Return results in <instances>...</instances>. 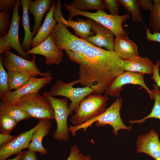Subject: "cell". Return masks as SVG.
I'll use <instances>...</instances> for the list:
<instances>
[{"instance_id": "cell-27", "label": "cell", "mask_w": 160, "mask_h": 160, "mask_svg": "<svg viewBox=\"0 0 160 160\" xmlns=\"http://www.w3.org/2000/svg\"><path fill=\"white\" fill-rule=\"evenodd\" d=\"M153 88L152 90L154 103L153 107L150 113L143 118L137 120H129V122L132 124H141L146 120L151 118H155L160 119V90L156 84L153 85Z\"/></svg>"}, {"instance_id": "cell-6", "label": "cell", "mask_w": 160, "mask_h": 160, "mask_svg": "<svg viewBox=\"0 0 160 160\" xmlns=\"http://www.w3.org/2000/svg\"><path fill=\"white\" fill-rule=\"evenodd\" d=\"M42 95L49 100L54 111L57 128L53 134V138L61 142L68 141L69 131L67 119L69 115H71L72 112L68 105V99L65 97L62 99L56 98L50 96L47 92H43Z\"/></svg>"}, {"instance_id": "cell-19", "label": "cell", "mask_w": 160, "mask_h": 160, "mask_svg": "<svg viewBox=\"0 0 160 160\" xmlns=\"http://www.w3.org/2000/svg\"><path fill=\"white\" fill-rule=\"evenodd\" d=\"M154 65L148 58L138 55L123 60V68L124 71L152 74Z\"/></svg>"}, {"instance_id": "cell-34", "label": "cell", "mask_w": 160, "mask_h": 160, "mask_svg": "<svg viewBox=\"0 0 160 160\" xmlns=\"http://www.w3.org/2000/svg\"><path fill=\"white\" fill-rule=\"evenodd\" d=\"M84 156L80 153L78 147L73 145L71 147L70 153L66 160H83Z\"/></svg>"}, {"instance_id": "cell-36", "label": "cell", "mask_w": 160, "mask_h": 160, "mask_svg": "<svg viewBox=\"0 0 160 160\" xmlns=\"http://www.w3.org/2000/svg\"><path fill=\"white\" fill-rule=\"evenodd\" d=\"M16 3L15 0H0V10L8 11L13 9Z\"/></svg>"}, {"instance_id": "cell-3", "label": "cell", "mask_w": 160, "mask_h": 160, "mask_svg": "<svg viewBox=\"0 0 160 160\" xmlns=\"http://www.w3.org/2000/svg\"><path fill=\"white\" fill-rule=\"evenodd\" d=\"M25 110L31 117L39 120L55 119V113L49 100L39 93H32L21 97L14 104Z\"/></svg>"}, {"instance_id": "cell-24", "label": "cell", "mask_w": 160, "mask_h": 160, "mask_svg": "<svg viewBox=\"0 0 160 160\" xmlns=\"http://www.w3.org/2000/svg\"><path fill=\"white\" fill-rule=\"evenodd\" d=\"M6 115L11 117L18 122L31 118L24 110L14 104L0 103V115Z\"/></svg>"}, {"instance_id": "cell-10", "label": "cell", "mask_w": 160, "mask_h": 160, "mask_svg": "<svg viewBox=\"0 0 160 160\" xmlns=\"http://www.w3.org/2000/svg\"><path fill=\"white\" fill-rule=\"evenodd\" d=\"M144 75L143 73L125 71L119 75L109 84L104 92L105 95L118 97L123 89V86L127 84H132L141 86L147 92L150 99L153 100V92L144 82Z\"/></svg>"}, {"instance_id": "cell-21", "label": "cell", "mask_w": 160, "mask_h": 160, "mask_svg": "<svg viewBox=\"0 0 160 160\" xmlns=\"http://www.w3.org/2000/svg\"><path fill=\"white\" fill-rule=\"evenodd\" d=\"M51 126L49 120L43 119L42 123L33 134L31 141L27 148L28 150L37 152L41 155L47 153V151L42 145V140L43 137L49 134Z\"/></svg>"}, {"instance_id": "cell-14", "label": "cell", "mask_w": 160, "mask_h": 160, "mask_svg": "<svg viewBox=\"0 0 160 160\" xmlns=\"http://www.w3.org/2000/svg\"><path fill=\"white\" fill-rule=\"evenodd\" d=\"M28 55L37 54L44 56L48 65H59L62 61L63 53L56 47L51 34L44 41L36 47L25 52Z\"/></svg>"}, {"instance_id": "cell-8", "label": "cell", "mask_w": 160, "mask_h": 160, "mask_svg": "<svg viewBox=\"0 0 160 160\" xmlns=\"http://www.w3.org/2000/svg\"><path fill=\"white\" fill-rule=\"evenodd\" d=\"M4 55L2 63L8 71L22 72L33 77L38 75L42 77L51 76L50 71L42 73L38 68L36 64L35 54L32 55L31 60H26L10 51Z\"/></svg>"}, {"instance_id": "cell-38", "label": "cell", "mask_w": 160, "mask_h": 160, "mask_svg": "<svg viewBox=\"0 0 160 160\" xmlns=\"http://www.w3.org/2000/svg\"><path fill=\"white\" fill-rule=\"evenodd\" d=\"M146 30V38L150 41H154L160 43V32H156L153 31V33L151 32L150 30L145 27ZM159 70L160 71V65Z\"/></svg>"}, {"instance_id": "cell-29", "label": "cell", "mask_w": 160, "mask_h": 160, "mask_svg": "<svg viewBox=\"0 0 160 160\" xmlns=\"http://www.w3.org/2000/svg\"><path fill=\"white\" fill-rule=\"evenodd\" d=\"M153 7L150 11L149 25L156 32H160V0H153Z\"/></svg>"}, {"instance_id": "cell-32", "label": "cell", "mask_w": 160, "mask_h": 160, "mask_svg": "<svg viewBox=\"0 0 160 160\" xmlns=\"http://www.w3.org/2000/svg\"><path fill=\"white\" fill-rule=\"evenodd\" d=\"M10 13L8 11L0 12V35L4 36L7 33L11 23Z\"/></svg>"}, {"instance_id": "cell-33", "label": "cell", "mask_w": 160, "mask_h": 160, "mask_svg": "<svg viewBox=\"0 0 160 160\" xmlns=\"http://www.w3.org/2000/svg\"><path fill=\"white\" fill-rule=\"evenodd\" d=\"M105 8L110 12V15H118L119 14V7L120 5L119 0H103Z\"/></svg>"}, {"instance_id": "cell-39", "label": "cell", "mask_w": 160, "mask_h": 160, "mask_svg": "<svg viewBox=\"0 0 160 160\" xmlns=\"http://www.w3.org/2000/svg\"><path fill=\"white\" fill-rule=\"evenodd\" d=\"M12 47L11 45L6 41L3 37H0V54L6 53L11 49Z\"/></svg>"}, {"instance_id": "cell-18", "label": "cell", "mask_w": 160, "mask_h": 160, "mask_svg": "<svg viewBox=\"0 0 160 160\" xmlns=\"http://www.w3.org/2000/svg\"><path fill=\"white\" fill-rule=\"evenodd\" d=\"M52 0H29V11L33 14L34 23L33 26L32 33L34 36L36 34L41 26V23L43 17L47 12L50 10Z\"/></svg>"}, {"instance_id": "cell-17", "label": "cell", "mask_w": 160, "mask_h": 160, "mask_svg": "<svg viewBox=\"0 0 160 160\" xmlns=\"http://www.w3.org/2000/svg\"><path fill=\"white\" fill-rule=\"evenodd\" d=\"M91 31L95 34L89 36L86 40L95 46L104 47L106 50L114 51L115 39L114 33L108 28L92 20Z\"/></svg>"}, {"instance_id": "cell-41", "label": "cell", "mask_w": 160, "mask_h": 160, "mask_svg": "<svg viewBox=\"0 0 160 160\" xmlns=\"http://www.w3.org/2000/svg\"><path fill=\"white\" fill-rule=\"evenodd\" d=\"M16 137V136L12 135L10 134L0 133V146L12 141Z\"/></svg>"}, {"instance_id": "cell-15", "label": "cell", "mask_w": 160, "mask_h": 160, "mask_svg": "<svg viewBox=\"0 0 160 160\" xmlns=\"http://www.w3.org/2000/svg\"><path fill=\"white\" fill-rule=\"evenodd\" d=\"M21 6L20 0H16L15 6L13 9L11 22L9 31L6 35L3 36L20 57L28 60L31 59L29 55L22 49L19 39V27L21 17L19 14V8Z\"/></svg>"}, {"instance_id": "cell-20", "label": "cell", "mask_w": 160, "mask_h": 160, "mask_svg": "<svg viewBox=\"0 0 160 160\" xmlns=\"http://www.w3.org/2000/svg\"><path fill=\"white\" fill-rule=\"evenodd\" d=\"M114 51L123 60L139 55L137 46L126 35L116 36Z\"/></svg>"}, {"instance_id": "cell-25", "label": "cell", "mask_w": 160, "mask_h": 160, "mask_svg": "<svg viewBox=\"0 0 160 160\" xmlns=\"http://www.w3.org/2000/svg\"><path fill=\"white\" fill-rule=\"evenodd\" d=\"M68 4L77 10L84 12L90 9L104 11L105 8L103 0H73Z\"/></svg>"}, {"instance_id": "cell-4", "label": "cell", "mask_w": 160, "mask_h": 160, "mask_svg": "<svg viewBox=\"0 0 160 160\" xmlns=\"http://www.w3.org/2000/svg\"><path fill=\"white\" fill-rule=\"evenodd\" d=\"M108 99V97L105 95H89L80 102L75 114L72 116L71 123L73 126H78L101 114L106 109Z\"/></svg>"}, {"instance_id": "cell-13", "label": "cell", "mask_w": 160, "mask_h": 160, "mask_svg": "<svg viewBox=\"0 0 160 160\" xmlns=\"http://www.w3.org/2000/svg\"><path fill=\"white\" fill-rule=\"evenodd\" d=\"M43 119L28 131L22 132L13 140L0 147V160H5L12 155L20 153L23 149L27 148L31 142L33 133L42 123Z\"/></svg>"}, {"instance_id": "cell-7", "label": "cell", "mask_w": 160, "mask_h": 160, "mask_svg": "<svg viewBox=\"0 0 160 160\" xmlns=\"http://www.w3.org/2000/svg\"><path fill=\"white\" fill-rule=\"evenodd\" d=\"M63 24L57 23L52 30V34L54 43L60 50L69 49L82 54L90 43L86 39L72 34Z\"/></svg>"}, {"instance_id": "cell-1", "label": "cell", "mask_w": 160, "mask_h": 160, "mask_svg": "<svg viewBox=\"0 0 160 160\" xmlns=\"http://www.w3.org/2000/svg\"><path fill=\"white\" fill-rule=\"evenodd\" d=\"M79 69V83L91 87L94 93H104L109 84L124 73L123 60L114 51L90 44L83 53Z\"/></svg>"}, {"instance_id": "cell-16", "label": "cell", "mask_w": 160, "mask_h": 160, "mask_svg": "<svg viewBox=\"0 0 160 160\" xmlns=\"http://www.w3.org/2000/svg\"><path fill=\"white\" fill-rule=\"evenodd\" d=\"M138 153L147 154L154 159L160 160V141L158 133L153 129L145 135L138 137L136 142Z\"/></svg>"}, {"instance_id": "cell-9", "label": "cell", "mask_w": 160, "mask_h": 160, "mask_svg": "<svg viewBox=\"0 0 160 160\" xmlns=\"http://www.w3.org/2000/svg\"><path fill=\"white\" fill-rule=\"evenodd\" d=\"M64 5L65 9L70 12L68 16V19H72L76 15L87 17L108 28L115 35L120 33L123 29L122 24L124 20L123 15H108L102 11L94 13L82 12L76 9L67 4Z\"/></svg>"}, {"instance_id": "cell-12", "label": "cell", "mask_w": 160, "mask_h": 160, "mask_svg": "<svg viewBox=\"0 0 160 160\" xmlns=\"http://www.w3.org/2000/svg\"><path fill=\"white\" fill-rule=\"evenodd\" d=\"M51 76L40 78L32 77L24 86L13 91H9L1 99V102L14 104L22 96L30 94L38 93L45 85L52 81Z\"/></svg>"}, {"instance_id": "cell-22", "label": "cell", "mask_w": 160, "mask_h": 160, "mask_svg": "<svg viewBox=\"0 0 160 160\" xmlns=\"http://www.w3.org/2000/svg\"><path fill=\"white\" fill-rule=\"evenodd\" d=\"M56 4L53 1L51 8L46 13L45 19L36 36L31 41V46L33 48L44 41L51 34L56 25L57 22L53 14V10Z\"/></svg>"}, {"instance_id": "cell-26", "label": "cell", "mask_w": 160, "mask_h": 160, "mask_svg": "<svg viewBox=\"0 0 160 160\" xmlns=\"http://www.w3.org/2000/svg\"><path fill=\"white\" fill-rule=\"evenodd\" d=\"M9 91L17 90L25 84L33 77L24 73L12 71H7Z\"/></svg>"}, {"instance_id": "cell-28", "label": "cell", "mask_w": 160, "mask_h": 160, "mask_svg": "<svg viewBox=\"0 0 160 160\" xmlns=\"http://www.w3.org/2000/svg\"><path fill=\"white\" fill-rule=\"evenodd\" d=\"M119 1L120 5H121L126 10L131 14L132 21H143L140 7L137 0H119Z\"/></svg>"}, {"instance_id": "cell-44", "label": "cell", "mask_w": 160, "mask_h": 160, "mask_svg": "<svg viewBox=\"0 0 160 160\" xmlns=\"http://www.w3.org/2000/svg\"><path fill=\"white\" fill-rule=\"evenodd\" d=\"M83 160H92L91 156L89 155L84 156Z\"/></svg>"}, {"instance_id": "cell-42", "label": "cell", "mask_w": 160, "mask_h": 160, "mask_svg": "<svg viewBox=\"0 0 160 160\" xmlns=\"http://www.w3.org/2000/svg\"><path fill=\"white\" fill-rule=\"evenodd\" d=\"M137 1L140 7L144 10L150 11L153 7V0H137Z\"/></svg>"}, {"instance_id": "cell-40", "label": "cell", "mask_w": 160, "mask_h": 160, "mask_svg": "<svg viewBox=\"0 0 160 160\" xmlns=\"http://www.w3.org/2000/svg\"><path fill=\"white\" fill-rule=\"evenodd\" d=\"M38 157L36 152L28 150L24 151L20 160H38Z\"/></svg>"}, {"instance_id": "cell-30", "label": "cell", "mask_w": 160, "mask_h": 160, "mask_svg": "<svg viewBox=\"0 0 160 160\" xmlns=\"http://www.w3.org/2000/svg\"><path fill=\"white\" fill-rule=\"evenodd\" d=\"M4 57L3 55L0 56V98L3 97L8 92V78L7 72L4 67L2 61Z\"/></svg>"}, {"instance_id": "cell-5", "label": "cell", "mask_w": 160, "mask_h": 160, "mask_svg": "<svg viewBox=\"0 0 160 160\" xmlns=\"http://www.w3.org/2000/svg\"><path fill=\"white\" fill-rule=\"evenodd\" d=\"M79 83L78 79L69 83L61 80L56 81L50 90L47 92L51 96H61L69 99L71 103L69 107L71 111L76 112L79 105L84 98L94 92L93 90L88 87H74L73 86Z\"/></svg>"}, {"instance_id": "cell-11", "label": "cell", "mask_w": 160, "mask_h": 160, "mask_svg": "<svg viewBox=\"0 0 160 160\" xmlns=\"http://www.w3.org/2000/svg\"><path fill=\"white\" fill-rule=\"evenodd\" d=\"M60 0H57L53 10V16L57 23H61L67 27L72 28L74 31V34L81 38L87 39L89 36L95 35V33L91 31L92 20L88 18L86 20L81 18L75 21L72 19L65 20L61 12L62 6Z\"/></svg>"}, {"instance_id": "cell-43", "label": "cell", "mask_w": 160, "mask_h": 160, "mask_svg": "<svg viewBox=\"0 0 160 160\" xmlns=\"http://www.w3.org/2000/svg\"><path fill=\"white\" fill-rule=\"evenodd\" d=\"M24 152V151H22L20 153L17 154V155L15 158L11 159H9L8 160H20Z\"/></svg>"}, {"instance_id": "cell-37", "label": "cell", "mask_w": 160, "mask_h": 160, "mask_svg": "<svg viewBox=\"0 0 160 160\" xmlns=\"http://www.w3.org/2000/svg\"><path fill=\"white\" fill-rule=\"evenodd\" d=\"M160 64V61H158L156 65H155L153 70V75L151 78L160 88V75L159 72Z\"/></svg>"}, {"instance_id": "cell-35", "label": "cell", "mask_w": 160, "mask_h": 160, "mask_svg": "<svg viewBox=\"0 0 160 160\" xmlns=\"http://www.w3.org/2000/svg\"><path fill=\"white\" fill-rule=\"evenodd\" d=\"M64 50L67 57L71 61L79 65L81 64L83 59L82 54L69 49H65Z\"/></svg>"}, {"instance_id": "cell-23", "label": "cell", "mask_w": 160, "mask_h": 160, "mask_svg": "<svg viewBox=\"0 0 160 160\" xmlns=\"http://www.w3.org/2000/svg\"><path fill=\"white\" fill-rule=\"evenodd\" d=\"M20 1L23 10L22 24L24 30V38L21 46L23 50L26 52L31 49V42L34 36L30 27L28 14L29 0H21Z\"/></svg>"}, {"instance_id": "cell-2", "label": "cell", "mask_w": 160, "mask_h": 160, "mask_svg": "<svg viewBox=\"0 0 160 160\" xmlns=\"http://www.w3.org/2000/svg\"><path fill=\"white\" fill-rule=\"evenodd\" d=\"M122 97H117L115 101L102 113L92 117L81 125L69 126V131L71 132L72 136H74L76 135L77 131L83 129L85 132L94 123H95L97 127H103L107 125L111 126L113 128V132L114 136L118 135V132L120 129L131 131L132 126H127L125 125L121 117L120 111L122 104Z\"/></svg>"}, {"instance_id": "cell-31", "label": "cell", "mask_w": 160, "mask_h": 160, "mask_svg": "<svg viewBox=\"0 0 160 160\" xmlns=\"http://www.w3.org/2000/svg\"><path fill=\"white\" fill-rule=\"evenodd\" d=\"M18 123L8 115H0V133L10 134Z\"/></svg>"}]
</instances>
